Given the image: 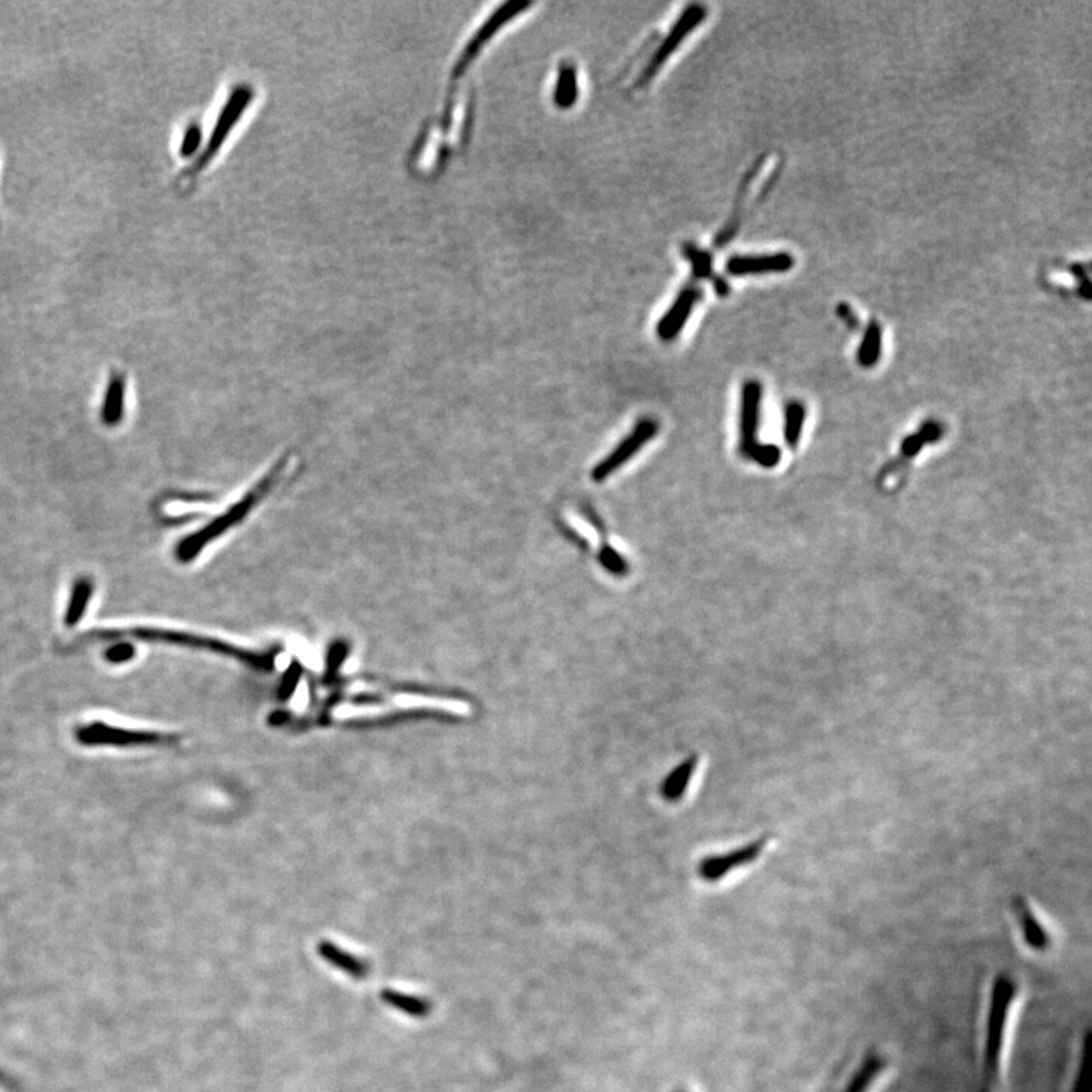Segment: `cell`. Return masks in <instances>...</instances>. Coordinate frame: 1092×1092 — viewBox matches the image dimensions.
<instances>
[{"instance_id": "cell-9", "label": "cell", "mask_w": 1092, "mask_h": 1092, "mask_svg": "<svg viewBox=\"0 0 1092 1092\" xmlns=\"http://www.w3.org/2000/svg\"><path fill=\"white\" fill-rule=\"evenodd\" d=\"M1015 916H1017V923L1020 926L1021 940H1023L1030 952L1043 955V953H1047L1052 949L1055 938H1053L1052 932L1047 928L1046 923L1035 913V908L1029 902L1018 901V905L1015 907Z\"/></svg>"}, {"instance_id": "cell-4", "label": "cell", "mask_w": 1092, "mask_h": 1092, "mask_svg": "<svg viewBox=\"0 0 1092 1092\" xmlns=\"http://www.w3.org/2000/svg\"><path fill=\"white\" fill-rule=\"evenodd\" d=\"M76 739L85 747H155V745H173L179 742V736L167 733L135 732L125 728L112 727L105 722H91L76 730Z\"/></svg>"}, {"instance_id": "cell-21", "label": "cell", "mask_w": 1092, "mask_h": 1092, "mask_svg": "<svg viewBox=\"0 0 1092 1092\" xmlns=\"http://www.w3.org/2000/svg\"><path fill=\"white\" fill-rule=\"evenodd\" d=\"M1089 1034H1086L1085 1043H1083V1053L1080 1056L1079 1068H1077L1076 1079H1074L1073 1089L1071 1092H1091V1080H1089Z\"/></svg>"}, {"instance_id": "cell-18", "label": "cell", "mask_w": 1092, "mask_h": 1092, "mask_svg": "<svg viewBox=\"0 0 1092 1092\" xmlns=\"http://www.w3.org/2000/svg\"><path fill=\"white\" fill-rule=\"evenodd\" d=\"M93 580L91 579H78L75 586H73L72 597H70L69 607H67L66 617H64V624L67 627L78 626L79 621L84 617L85 611H87L88 603H90L91 595H93Z\"/></svg>"}, {"instance_id": "cell-2", "label": "cell", "mask_w": 1092, "mask_h": 1092, "mask_svg": "<svg viewBox=\"0 0 1092 1092\" xmlns=\"http://www.w3.org/2000/svg\"><path fill=\"white\" fill-rule=\"evenodd\" d=\"M284 469H286V463L281 461V463H278L265 478L260 479L247 495L243 496L240 501H237L233 507L228 508L221 516L215 517L209 525L204 526L200 531L189 535L185 540H180L179 543H177L176 552H174L177 562H180V564H191L192 561H195V559L203 553V550L206 549L207 544L212 543L213 540L224 535V532H227L228 529L236 526L240 520L245 519V517L253 511V508L257 507V505L265 499V496L272 492L275 484H277V482L280 481L281 476H283Z\"/></svg>"}, {"instance_id": "cell-1", "label": "cell", "mask_w": 1092, "mask_h": 1092, "mask_svg": "<svg viewBox=\"0 0 1092 1092\" xmlns=\"http://www.w3.org/2000/svg\"><path fill=\"white\" fill-rule=\"evenodd\" d=\"M1021 1000V987L1011 975H997L991 985L985 1024V1091L999 1092L1008 1064L1015 1017Z\"/></svg>"}, {"instance_id": "cell-10", "label": "cell", "mask_w": 1092, "mask_h": 1092, "mask_svg": "<svg viewBox=\"0 0 1092 1092\" xmlns=\"http://www.w3.org/2000/svg\"><path fill=\"white\" fill-rule=\"evenodd\" d=\"M890 1071L889 1056L878 1050L866 1053L840 1092H875Z\"/></svg>"}, {"instance_id": "cell-16", "label": "cell", "mask_w": 1092, "mask_h": 1092, "mask_svg": "<svg viewBox=\"0 0 1092 1092\" xmlns=\"http://www.w3.org/2000/svg\"><path fill=\"white\" fill-rule=\"evenodd\" d=\"M555 103L559 108H571L579 99V78L577 67L570 59L562 61L558 70V81L555 87Z\"/></svg>"}, {"instance_id": "cell-8", "label": "cell", "mask_w": 1092, "mask_h": 1092, "mask_svg": "<svg viewBox=\"0 0 1092 1092\" xmlns=\"http://www.w3.org/2000/svg\"><path fill=\"white\" fill-rule=\"evenodd\" d=\"M701 296H703V293H701L700 287L692 286V284L686 286L679 293L671 309L665 313V316L660 319L659 325H657V334H659L660 339L670 342V340L676 339L682 333L683 327L688 322L692 310L700 302Z\"/></svg>"}, {"instance_id": "cell-7", "label": "cell", "mask_w": 1092, "mask_h": 1092, "mask_svg": "<svg viewBox=\"0 0 1092 1092\" xmlns=\"http://www.w3.org/2000/svg\"><path fill=\"white\" fill-rule=\"evenodd\" d=\"M657 431H659V423H657V420L650 419V417L642 419L641 422L636 425L633 433H630L629 436L615 448V451L612 452L609 457L604 458V460L592 470V478H594L595 481H603L607 476H611L615 470L620 469V467L624 466L633 455H636V452H638L642 446L647 445V443L656 436Z\"/></svg>"}, {"instance_id": "cell-24", "label": "cell", "mask_w": 1092, "mask_h": 1092, "mask_svg": "<svg viewBox=\"0 0 1092 1092\" xmlns=\"http://www.w3.org/2000/svg\"><path fill=\"white\" fill-rule=\"evenodd\" d=\"M981 1092H987V1091H981Z\"/></svg>"}, {"instance_id": "cell-6", "label": "cell", "mask_w": 1092, "mask_h": 1092, "mask_svg": "<svg viewBox=\"0 0 1092 1092\" xmlns=\"http://www.w3.org/2000/svg\"><path fill=\"white\" fill-rule=\"evenodd\" d=\"M531 2H520V0H513V2H505L504 5L498 8L489 19L485 20L484 25L475 32L469 43L464 47L463 52L458 56L457 63H455L454 70H452V78H460L464 75L470 64L473 63V59L479 55L484 44L489 43L492 40L493 35L505 25V23L511 22L516 19L517 16L523 13V11L531 8Z\"/></svg>"}, {"instance_id": "cell-11", "label": "cell", "mask_w": 1092, "mask_h": 1092, "mask_svg": "<svg viewBox=\"0 0 1092 1092\" xmlns=\"http://www.w3.org/2000/svg\"><path fill=\"white\" fill-rule=\"evenodd\" d=\"M766 845V839L757 840V842L751 843V845L744 846V848L736 849L733 853L724 854V856L710 857V859L704 860L700 866V874L704 880L716 881L721 880L722 877L733 871V869L739 868V866L748 865V863L756 860L763 851V846Z\"/></svg>"}, {"instance_id": "cell-12", "label": "cell", "mask_w": 1092, "mask_h": 1092, "mask_svg": "<svg viewBox=\"0 0 1092 1092\" xmlns=\"http://www.w3.org/2000/svg\"><path fill=\"white\" fill-rule=\"evenodd\" d=\"M794 266L791 254H769V256H735L728 260V275L732 277H745V275L772 274V272H786Z\"/></svg>"}, {"instance_id": "cell-15", "label": "cell", "mask_w": 1092, "mask_h": 1092, "mask_svg": "<svg viewBox=\"0 0 1092 1092\" xmlns=\"http://www.w3.org/2000/svg\"><path fill=\"white\" fill-rule=\"evenodd\" d=\"M757 408H759V386L750 383L744 389L742 401V443L744 452H753L754 434H756Z\"/></svg>"}, {"instance_id": "cell-3", "label": "cell", "mask_w": 1092, "mask_h": 1092, "mask_svg": "<svg viewBox=\"0 0 1092 1092\" xmlns=\"http://www.w3.org/2000/svg\"><path fill=\"white\" fill-rule=\"evenodd\" d=\"M778 168H780V164H778V159L775 156H771V158L763 156L748 171L744 183H742L741 191H739L735 212L730 216V221L719 231L718 237L715 239L718 247H724L725 243L730 242L736 236L739 227H741L742 219L750 212L751 206H756L759 201H762L763 194H766L774 185Z\"/></svg>"}, {"instance_id": "cell-5", "label": "cell", "mask_w": 1092, "mask_h": 1092, "mask_svg": "<svg viewBox=\"0 0 1092 1092\" xmlns=\"http://www.w3.org/2000/svg\"><path fill=\"white\" fill-rule=\"evenodd\" d=\"M707 17V8L701 4L689 5L682 16L674 22L671 26L670 32L660 41L657 49L654 50L653 55L648 59V63L645 64L642 72L639 73L638 81H636V87H645L654 76L657 75L660 69L665 66L666 61L670 59V56L676 52L677 47L686 40L689 34L698 28L701 22Z\"/></svg>"}, {"instance_id": "cell-22", "label": "cell", "mask_w": 1092, "mask_h": 1092, "mask_svg": "<svg viewBox=\"0 0 1092 1092\" xmlns=\"http://www.w3.org/2000/svg\"><path fill=\"white\" fill-rule=\"evenodd\" d=\"M134 657L135 648L134 645L131 644H117L114 645V647L109 648L108 651H105L106 662L114 663V665L129 662V660L134 659Z\"/></svg>"}, {"instance_id": "cell-23", "label": "cell", "mask_w": 1092, "mask_h": 1092, "mask_svg": "<svg viewBox=\"0 0 1092 1092\" xmlns=\"http://www.w3.org/2000/svg\"><path fill=\"white\" fill-rule=\"evenodd\" d=\"M601 562H603L604 567L609 568L612 573L620 574V576L626 574V562H624L617 553L612 552L611 549H604L603 555H601Z\"/></svg>"}, {"instance_id": "cell-14", "label": "cell", "mask_w": 1092, "mask_h": 1092, "mask_svg": "<svg viewBox=\"0 0 1092 1092\" xmlns=\"http://www.w3.org/2000/svg\"><path fill=\"white\" fill-rule=\"evenodd\" d=\"M318 952L328 964L345 971L346 975L351 976V978L364 979L369 975V965L366 962L361 961L357 956L343 952L333 943L324 941V943L319 944Z\"/></svg>"}, {"instance_id": "cell-13", "label": "cell", "mask_w": 1092, "mask_h": 1092, "mask_svg": "<svg viewBox=\"0 0 1092 1092\" xmlns=\"http://www.w3.org/2000/svg\"><path fill=\"white\" fill-rule=\"evenodd\" d=\"M683 257L688 260L691 265L692 272H694L695 278H704V280L712 281L713 287L719 295H727L728 284L725 283L718 275L713 274V259L710 253L701 250L694 243H686L683 245Z\"/></svg>"}, {"instance_id": "cell-20", "label": "cell", "mask_w": 1092, "mask_h": 1092, "mask_svg": "<svg viewBox=\"0 0 1092 1092\" xmlns=\"http://www.w3.org/2000/svg\"><path fill=\"white\" fill-rule=\"evenodd\" d=\"M695 769H697V759L692 757L670 775L663 784V795L666 800L676 801L683 797L691 783V778L694 777Z\"/></svg>"}, {"instance_id": "cell-17", "label": "cell", "mask_w": 1092, "mask_h": 1092, "mask_svg": "<svg viewBox=\"0 0 1092 1092\" xmlns=\"http://www.w3.org/2000/svg\"><path fill=\"white\" fill-rule=\"evenodd\" d=\"M123 407H125V377L114 372L109 378L105 402H103V423L108 427H115L123 417Z\"/></svg>"}, {"instance_id": "cell-19", "label": "cell", "mask_w": 1092, "mask_h": 1092, "mask_svg": "<svg viewBox=\"0 0 1092 1092\" xmlns=\"http://www.w3.org/2000/svg\"><path fill=\"white\" fill-rule=\"evenodd\" d=\"M381 999L387 1005L404 1012V1014L411 1015V1017H427L431 1012V1003L428 1000L407 996V994L398 993V991L384 990L381 993Z\"/></svg>"}]
</instances>
